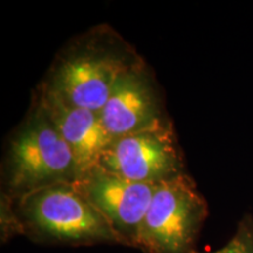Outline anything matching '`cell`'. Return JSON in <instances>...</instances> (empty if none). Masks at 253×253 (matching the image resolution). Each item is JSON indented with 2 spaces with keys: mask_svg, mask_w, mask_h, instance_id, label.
<instances>
[{
  "mask_svg": "<svg viewBox=\"0 0 253 253\" xmlns=\"http://www.w3.org/2000/svg\"><path fill=\"white\" fill-rule=\"evenodd\" d=\"M142 60L112 26L96 25L60 50L41 86L74 106L99 113L119 79Z\"/></svg>",
  "mask_w": 253,
  "mask_h": 253,
  "instance_id": "cell-1",
  "label": "cell"
},
{
  "mask_svg": "<svg viewBox=\"0 0 253 253\" xmlns=\"http://www.w3.org/2000/svg\"><path fill=\"white\" fill-rule=\"evenodd\" d=\"M71 148L33 95L30 109L9 137L2 164V191L17 198L46 186L75 183Z\"/></svg>",
  "mask_w": 253,
  "mask_h": 253,
  "instance_id": "cell-2",
  "label": "cell"
},
{
  "mask_svg": "<svg viewBox=\"0 0 253 253\" xmlns=\"http://www.w3.org/2000/svg\"><path fill=\"white\" fill-rule=\"evenodd\" d=\"M25 236L41 244H121L99 210L74 183L41 188L14 198Z\"/></svg>",
  "mask_w": 253,
  "mask_h": 253,
  "instance_id": "cell-3",
  "label": "cell"
},
{
  "mask_svg": "<svg viewBox=\"0 0 253 253\" xmlns=\"http://www.w3.org/2000/svg\"><path fill=\"white\" fill-rule=\"evenodd\" d=\"M208 203L188 175L161 183L140 230L137 249L144 253H196Z\"/></svg>",
  "mask_w": 253,
  "mask_h": 253,
  "instance_id": "cell-4",
  "label": "cell"
},
{
  "mask_svg": "<svg viewBox=\"0 0 253 253\" xmlns=\"http://www.w3.org/2000/svg\"><path fill=\"white\" fill-rule=\"evenodd\" d=\"M99 166L134 182L161 184L184 175V155L172 122L114 138Z\"/></svg>",
  "mask_w": 253,
  "mask_h": 253,
  "instance_id": "cell-5",
  "label": "cell"
},
{
  "mask_svg": "<svg viewBox=\"0 0 253 253\" xmlns=\"http://www.w3.org/2000/svg\"><path fill=\"white\" fill-rule=\"evenodd\" d=\"M74 184L106 218L122 245L137 249L142 223L158 184L130 181L101 166L82 173Z\"/></svg>",
  "mask_w": 253,
  "mask_h": 253,
  "instance_id": "cell-6",
  "label": "cell"
},
{
  "mask_svg": "<svg viewBox=\"0 0 253 253\" xmlns=\"http://www.w3.org/2000/svg\"><path fill=\"white\" fill-rule=\"evenodd\" d=\"M99 118L113 140L169 121L156 80L144 60L119 79Z\"/></svg>",
  "mask_w": 253,
  "mask_h": 253,
  "instance_id": "cell-7",
  "label": "cell"
},
{
  "mask_svg": "<svg viewBox=\"0 0 253 253\" xmlns=\"http://www.w3.org/2000/svg\"><path fill=\"white\" fill-rule=\"evenodd\" d=\"M34 95L71 148L79 176L99 166L104 150L113 141L104 130L99 113L74 106L41 84Z\"/></svg>",
  "mask_w": 253,
  "mask_h": 253,
  "instance_id": "cell-8",
  "label": "cell"
},
{
  "mask_svg": "<svg viewBox=\"0 0 253 253\" xmlns=\"http://www.w3.org/2000/svg\"><path fill=\"white\" fill-rule=\"evenodd\" d=\"M21 235L25 236V230L15 210L14 197L1 190V195H0V239H1V243L4 244L14 237Z\"/></svg>",
  "mask_w": 253,
  "mask_h": 253,
  "instance_id": "cell-9",
  "label": "cell"
},
{
  "mask_svg": "<svg viewBox=\"0 0 253 253\" xmlns=\"http://www.w3.org/2000/svg\"><path fill=\"white\" fill-rule=\"evenodd\" d=\"M207 253H253V214L243 216L235 235L223 248Z\"/></svg>",
  "mask_w": 253,
  "mask_h": 253,
  "instance_id": "cell-10",
  "label": "cell"
}]
</instances>
